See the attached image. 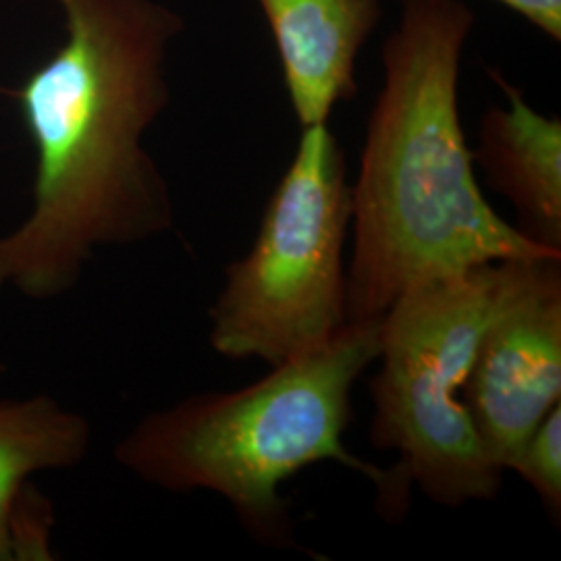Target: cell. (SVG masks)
I'll use <instances>...</instances> for the list:
<instances>
[{"mask_svg": "<svg viewBox=\"0 0 561 561\" xmlns=\"http://www.w3.org/2000/svg\"><path fill=\"white\" fill-rule=\"evenodd\" d=\"M65 41L9 94L36 150L32 208L0 236V294L53 300L101 248L154 240L175 204L144 138L171 102L185 30L161 0H53Z\"/></svg>", "mask_w": 561, "mask_h": 561, "instance_id": "1", "label": "cell"}, {"mask_svg": "<svg viewBox=\"0 0 561 561\" xmlns=\"http://www.w3.org/2000/svg\"><path fill=\"white\" fill-rule=\"evenodd\" d=\"M466 0H401L352 185L347 317H382L405 291L489 262L561 259L482 194L460 119Z\"/></svg>", "mask_w": 561, "mask_h": 561, "instance_id": "2", "label": "cell"}, {"mask_svg": "<svg viewBox=\"0 0 561 561\" xmlns=\"http://www.w3.org/2000/svg\"><path fill=\"white\" fill-rule=\"evenodd\" d=\"M379 341L381 317L352 319L319 350L271 366L261 381L148 414L115 445V460L171 493L221 495L245 533L275 549L301 551L280 484L321 461L373 482L382 518L401 520L412 486L393 466L360 460L343 443L354 385L377 362Z\"/></svg>", "mask_w": 561, "mask_h": 561, "instance_id": "3", "label": "cell"}, {"mask_svg": "<svg viewBox=\"0 0 561 561\" xmlns=\"http://www.w3.org/2000/svg\"><path fill=\"white\" fill-rule=\"evenodd\" d=\"M526 262L426 280L381 317L370 442L393 449V468L437 505L491 502L502 491L505 472L484 454L461 387L482 331L518 287Z\"/></svg>", "mask_w": 561, "mask_h": 561, "instance_id": "4", "label": "cell"}, {"mask_svg": "<svg viewBox=\"0 0 561 561\" xmlns=\"http://www.w3.org/2000/svg\"><path fill=\"white\" fill-rule=\"evenodd\" d=\"M350 222L352 185L340 141L327 123L306 125L252 248L225 268L210 308L213 350L229 360L279 366L333 340L350 321Z\"/></svg>", "mask_w": 561, "mask_h": 561, "instance_id": "5", "label": "cell"}, {"mask_svg": "<svg viewBox=\"0 0 561 561\" xmlns=\"http://www.w3.org/2000/svg\"><path fill=\"white\" fill-rule=\"evenodd\" d=\"M461 403L503 472L561 403V259L526 262L518 287L482 331Z\"/></svg>", "mask_w": 561, "mask_h": 561, "instance_id": "6", "label": "cell"}, {"mask_svg": "<svg viewBox=\"0 0 561 561\" xmlns=\"http://www.w3.org/2000/svg\"><path fill=\"white\" fill-rule=\"evenodd\" d=\"M277 44L301 127L327 123L356 94V60L381 20L382 0H259Z\"/></svg>", "mask_w": 561, "mask_h": 561, "instance_id": "7", "label": "cell"}, {"mask_svg": "<svg viewBox=\"0 0 561 561\" xmlns=\"http://www.w3.org/2000/svg\"><path fill=\"white\" fill-rule=\"evenodd\" d=\"M507 106H491L472 152L489 185L516 210V229L561 254V121L524 99L520 88L493 73Z\"/></svg>", "mask_w": 561, "mask_h": 561, "instance_id": "8", "label": "cell"}, {"mask_svg": "<svg viewBox=\"0 0 561 561\" xmlns=\"http://www.w3.org/2000/svg\"><path fill=\"white\" fill-rule=\"evenodd\" d=\"M90 422L50 396L0 400V561H11L9 514L30 477L85 460Z\"/></svg>", "mask_w": 561, "mask_h": 561, "instance_id": "9", "label": "cell"}, {"mask_svg": "<svg viewBox=\"0 0 561 561\" xmlns=\"http://www.w3.org/2000/svg\"><path fill=\"white\" fill-rule=\"evenodd\" d=\"M512 470L541 500L547 516L560 526L561 520V403L522 443L505 472Z\"/></svg>", "mask_w": 561, "mask_h": 561, "instance_id": "10", "label": "cell"}, {"mask_svg": "<svg viewBox=\"0 0 561 561\" xmlns=\"http://www.w3.org/2000/svg\"><path fill=\"white\" fill-rule=\"evenodd\" d=\"M53 503L30 482H25L9 514L11 561L53 560Z\"/></svg>", "mask_w": 561, "mask_h": 561, "instance_id": "11", "label": "cell"}, {"mask_svg": "<svg viewBox=\"0 0 561 561\" xmlns=\"http://www.w3.org/2000/svg\"><path fill=\"white\" fill-rule=\"evenodd\" d=\"M530 21L551 41H561V0H497Z\"/></svg>", "mask_w": 561, "mask_h": 561, "instance_id": "12", "label": "cell"}]
</instances>
